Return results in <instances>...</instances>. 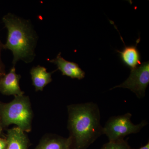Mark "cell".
I'll return each mask as SVG.
<instances>
[{
    "label": "cell",
    "instance_id": "obj_13",
    "mask_svg": "<svg viewBox=\"0 0 149 149\" xmlns=\"http://www.w3.org/2000/svg\"><path fill=\"white\" fill-rule=\"evenodd\" d=\"M3 44L0 39V80L6 74L5 65L3 62L1 57L2 51L3 49Z\"/></svg>",
    "mask_w": 149,
    "mask_h": 149
},
{
    "label": "cell",
    "instance_id": "obj_2",
    "mask_svg": "<svg viewBox=\"0 0 149 149\" xmlns=\"http://www.w3.org/2000/svg\"><path fill=\"white\" fill-rule=\"evenodd\" d=\"M2 21L8 31L3 47L12 52L13 66L20 61L26 63L32 62L36 56L39 37L32 22L10 13L4 15Z\"/></svg>",
    "mask_w": 149,
    "mask_h": 149
},
{
    "label": "cell",
    "instance_id": "obj_16",
    "mask_svg": "<svg viewBox=\"0 0 149 149\" xmlns=\"http://www.w3.org/2000/svg\"><path fill=\"white\" fill-rule=\"evenodd\" d=\"M139 149H149V143H148L146 145H145L144 146L141 147Z\"/></svg>",
    "mask_w": 149,
    "mask_h": 149
},
{
    "label": "cell",
    "instance_id": "obj_11",
    "mask_svg": "<svg viewBox=\"0 0 149 149\" xmlns=\"http://www.w3.org/2000/svg\"><path fill=\"white\" fill-rule=\"evenodd\" d=\"M139 42V39L136 46H125L122 51H117L120 54V58L124 64L130 69H134L141 64V56L136 47Z\"/></svg>",
    "mask_w": 149,
    "mask_h": 149
},
{
    "label": "cell",
    "instance_id": "obj_3",
    "mask_svg": "<svg viewBox=\"0 0 149 149\" xmlns=\"http://www.w3.org/2000/svg\"><path fill=\"white\" fill-rule=\"evenodd\" d=\"M14 97V99L10 102L1 103L3 127L13 124L25 133H29L32 130L33 117L30 99L24 94Z\"/></svg>",
    "mask_w": 149,
    "mask_h": 149
},
{
    "label": "cell",
    "instance_id": "obj_5",
    "mask_svg": "<svg viewBox=\"0 0 149 149\" xmlns=\"http://www.w3.org/2000/svg\"><path fill=\"white\" fill-rule=\"evenodd\" d=\"M149 84V62H143L134 69H131L129 77L122 84L115 86L116 88H127L135 93L139 99L145 95L146 90Z\"/></svg>",
    "mask_w": 149,
    "mask_h": 149
},
{
    "label": "cell",
    "instance_id": "obj_1",
    "mask_svg": "<svg viewBox=\"0 0 149 149\" xmlns=\"http://www.w3.org/2000/svg\"><path fill=\"white\" fill-rule=\"evenodd\" d=\"M71 149H87L103 135L98 106L90 102L68 106Z\"/></svg>",
    "mask_w": 149,
    "mask_h": 149
},
{
    "label": "cell",
    "instance_id": "obj_15",
    "mask_svg": "<svg viewBox=\"0 0 149 149\" xmlns=\"http://www.w3.org/2000/svg\"><path fill=\"white\" fill-rule=\"evenodd\" d=\"M1 102H0V106H1ZM3 126L1 122V109H0V137L1 136L2 132Z\"/></svg>",
    "mask_w": 149,
    "mask_h": 149
},
{
    "label": "cell",
    "instance_id": "obj_9",
    "mask_svg": "<svg viewBox=\"0 0 149 149\" xmlns=\"http://www.w3.org/2000/svg\"><path fill=\"white\" fill-rule=\"evenodd\" d=\"M70 139L56 134L45 135L35 149H71Z\"/></svg>",
    "mask_w": 149,
    "mask_h": 149
},
{
    "label": "cell",
    "instance_id": "obj_12",
    "mask_svg": "<svg viewBox=\"0 0 149 149\" xmlns=\"http://www.w3.org/2000/svg\"><path fill=\"white\" fill-rule=\"evenodd\" d=\"M127 140L124 139L109 141L105 144L101 149H131Z\"/></svg>",
    "mask_w": 149,
    "mask_h": 149
},
{
    "label": "cell",
    "instance_id": "obj_7",
    "mask_svg": "<svg viewBox=\"0 0 149 149\" xmlns=\"http://www.w3.org/2000/svg\"><path fill=\"white\" fill-rule=\"evenodd\" d=\"M49 62L55 64L58 70H59L63 75L68 76L72 79L78 80L83 79L85 77V72L82 70L79 65L75 63L66 61L59 53L55 58L50 60Z\"/></svg>",
    "mask_w": 149,
    "mask_h": 149
},
{
    "label": "cell",
    "instance_id": "obj_14",
    "mask_svg": "<svg viewBox=\"0 0 149 149\" xmlns=\"http://www.w3.org/2000/svg\"><path fill=\"white\" fill-rule=\"evenodd\" d=\"M7 141L6 139H2L0 137V149H6Z\"/></svg>",
    "mask_w": 149,
    "mask_h": 149
},
{
    "label": "cell",
    "instance_id": "obj_4",
    "mask_svg": "<svg viewBox=\"0 0 149 149\" xmlns=\"http://www.w3.org/2000/svg\"><path fill=\"white\" fill-rule=\"evenodd\" d=\"M132 114H125L110 118L103 127V134L106 135L109 141L124 139L125 136L139 133L148 124L146 120H142L138 124H133L131 120Z\"/></svg>",
    "mask_w": 149,
    "mask_h": 149
},
{
    "label": "cell",
    "instance_id": "obj_10",
    "mask_svg": "<svg viewBox=\"0 0 149 149\" xmlns=\"http://www.w3.org/2000/svg\"><path fill=\"white\" fill-rule=\"evenodd\" d=\"M55 71L48 72L45 67L40 65L32 68L30 74L32 85L36 92L42 91L44 88L52 82V74Z\"/></svg>",
    "mask_w": 149,
    "mask_h": 149
},
{
    "label": "cell",
    "instance_id": "obj_6",
    "mask_svg": "<svg viewBox=\"0 0 149 149\" xmlns=\"http://www.w3.org/2000/svg\"><path fill=\"white\" fill-rule=\"evenodd\" d=\"M21 76L16 72L15 67L13 66L9 72L0 80V93L5 95L14 96L24 95L19 87Z\"/></svg>",
    "mask_w": 149,
    "mask_h": 149
},
{
    "label": "cell",
    "instance_id": "obj_8",
    "mask_svg": "<svg viewBox=\"0 0 149 149\" xmlns=\"http://www.w3.org/2000/svg\"><path fill=\"white\" fill-rule=\"evenodd\" d=\"M6 149H28L30 141L24 131L17 127L7 130Z\"/></svg>",
    "mask_w": 149,
    "mask_h": 149
}]
</instances>
